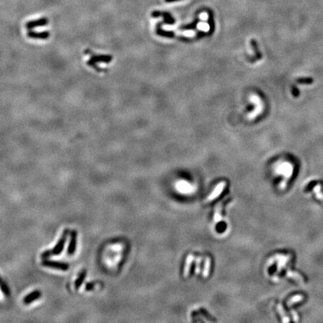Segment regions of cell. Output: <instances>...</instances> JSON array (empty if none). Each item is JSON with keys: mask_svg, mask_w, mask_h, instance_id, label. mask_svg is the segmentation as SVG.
Here are the masks:
<instances>
[{"mask_svg": "<svg viewBox=\"0 0 323 323\" xmlns=\"http://www.w3.org/2000/svg\"><path fill=\"white\" fill-rule=\"evenodd\" d=\"M69 234V230H65L63 233V235L62 236L59 241L58 242L56 245L55 246L53 249H52L51 251H44L43 254H41V257L43 258H47L50 256L51 255H59L62 252L63 249H64V244H65L66 241H67V236Z\"/></svg>", "mask_w": 323, "mask_h": 323, "instance_id": "obj_1", "label": "cell"}, {"mask_svg": "<svg viewBox=\"0 0 323 323\" xmlns=\"http://www.w3.org/2000/svg\"><path fill=\"white\" fill-rule=\"evenodd\" d=\"M226 186H227L226 182H220V183L215 187V188H214L213 191L212 192V193L207 197V200H206V203H211V202L214 201L215 200H216V199L222 195V192H224V190L225 189Z\"/></svg>", "mask_w": 323, "mask_h": 323, "instance_id": "obj_2", "label": "cell"}, {"mask_svg": "<svg viewBox=\"0 0 323 323\" xmlns=\"http://www.w3.org/2000/svg\"><path fill=\"white\" fill-rule=\"evenodd\" d=\"M42 265L46 267L55 268V269L62 270V271H67L68 269L69 266L67 263H61V262L57 261H51V260H44L42 262Z\"/></svg>", "mask_w": 323, "mask_h": 323, "instance_id": "obj_3", "label": "cell"}, {"mask_svg": "<svg viewBox=\"0 0 323 323\" xmlns=\"http://www.w3.org/2000/svg\"><path fill=\"white\" fill-rule=\"evenodd\" d=\"M194 260H195V256L192 254H189L187 256L186 262H185L184 269H183V276H184V278H188V276L190 275Z\"/></svg>", "mask_w": 323, "mask_h": 323, "instance_id": "obj_4", "label": "cell"}, {"mask_svg": "<svg viewBox=\"0 0 323 323\" xmlns=\"http://www.w3.org/2000/svg\"><path fill=\"white\" fill-rule=\"evenodd\" d=\"M48 23V19L46 17H43L39 19V20H32V21L28 22V23L25 24V27H26L27 29H32V28H36V27L44 26V25H46Z\"/></svg>", "mask_w": 323, "mask_h": 323, "instance_id": "obj_5", "label": "cell"}, {"mask_svg": "<svg viewBox=\"0 0 323 323\" xmlns=\"http://www.w3.org/2000/svg\"><path fill=\"white\" fill-rule=\"evenodd\" d=\"M224 204V201L221 202L220 203L217 205V207H215V212H214V216H213V220L215 223H218L221 222V220L222 219V210H223V207Z\"/></svg>", "mask_w": 323, "mask_h": 323, "instance_id": "obj_6", "label": "cell"}, {"mask_svg": "<svg viewBox=\"0 0 323 323\" xmlns=\"http://www.w3.org/2000/svg\"><path fill=\"white\" fill-rule=\"evenodd\" d=\"M76 232L75 230H73L70 234V241L69 247L67 249L68 254L72 255L74 254L75 250H76Z\"/></svg>", "mask_w": 323, "mask_h": 323, "instance_id": "obj_7", "label": "cell"}, {"mask_svg": "<svg viewBox=\"0 0 323 323\" xmlns=\"http://www.w3.org/2000/svg\"><path fill=\"white\" fill-rule=\"evenodd\" d=\"M210 268H211V258L210 256H207L203 261V268L202 277L203 278H207L210 275Z\"/></svg>", "mask_w": 323, "mask_h": 323, "instance_id": "obj_8", "label": "cell"}, {"mask_svg": "<svg viewBox=\"0 0 323 323\" xmlns=\"http://www.w3.org/2000/svg\"><path fill=\"white\" fill-rule=\"evenodd\" d=\"M40 295H41V293H40V291H38V290L34 291L25 297L23 302H24L25 304H26V305H28V304L32 303V302H34V301L37 300V298H40Z\"/></svg>", "mask_w": 323, "mask_h": 323, "instance_id": "obj_9", "label": "cell"}, {"mask_svg": "<svg viewBox=\"0 0 323 323\" xmlns=\"http://www.w3.org/2000/svg\"><path fill=\"white\" fill-rule=\"evenodd\" d=\"M28 37L31 38L37 39H47L50 36V32H28L27 33Z\"/></svg>", "mask_w": 323, "mask_h": 323, "instance_id": "obj_10", "label": "cell"}, {"mask_svg": "<svg viewBox=\"0 0 323 323\" xmlns=\"http://www.w3.org/2000/svg\"><path fill=\"white\" fill-rule=\"evenodd\" d=\"M277 310H278V313L280 314V317H282V321H283V322H289V321H290V319L287 317L286 312H285L283 306L280 305V304H278V305H277Z\"/></svg>", "mask_w": 323, "mask_h": 323, "instance_id": "obj_11", "label": "cell"}, {"mask_svg": "<svg viewBox=\"0 0 323 323\" xmlns=\"http://www.w3.org/2000/svg\"><path fill=\"white\" fill-rule=\"evenodd\" d=\"M86 271L82 272L80 275H79V276L78 277V278L76 279V282H75V287H76V289L79 288V287L81 286V284L82 283V282L84 281L85 278H86Z\"/></svg>", "mask_w": 323, "mask_h": 323, "instance_id": "obj_12", "label": "cell"}, {"mask_svg": "<svg viewBox=\"0 0 323 323\" xmlns=\"http://www.w3.org/2000/svg\"><path fill=\"white\" fill-rule=\"evenodd\" d=\"M303 298H304L303 295H295L294 297H292V298H291L290 299V300L288 301V302H287V305H288L289 306H291L292 305H294V304L298 303V302H301V301H302V299H303Z\"/></svg>", "mask_w": 323, "mask_h": 323, "instance_id": "obj_13", "label": "cell"}, {"mask_svg": "<svg viewBox=\"0 0 323 323\" xmlns=\"http://www.w3.org/2000/svg\"><path fill=\"white\" fill-rule=\"evenodd\" d=\"M202 261H203V257L202 256H198L197 257L196 261H195V273L199 274L200 272V266H201Z\"/></svg>", "mask_w": 323, "mask_h": 323, "instance_id": "obj_14", "label": "cell"}, {"mask_svg": "<svg viewBox=\"0 0 323 323\" xmlns=\"http://www.w3.org/2000/svg\"><path fill=\"white\" fill-rule=\"evenodd\" d=\"M314 192H315L316 195L319 200H321L323 201V193L321 192V186L320 185H317V186L314 188Z\"/></svg>", "mask_w": 323, "mask_h": 323, "instance_id": "obj_15", "label": "cell"}, {"mask_svg": "<svg viewBox=\"0 0 323 323\" xmlns=\"http://www.w3.org/2000/svg\"><path fill=\"white\" fill-rule=\"evenodd\" d=\"M2 298V291L1 290H0V299Z\"/></svg>", "mask_w": 323, "mask_h": 323, "instance_id": "obj_16", "label": "cell"}, {"mask_svg": "<svg viewBox=\"0 0 323 323\" xmlns=\"http://www.w3.org/2000/svg\"><path fill=\"white\" fill-rule=\"evenodd\" d=\"M0 283H1V279H0Z\"/></svg>", "mask_w": 323, "mask_h": 323, "instance_id": "obj_17", "label": "cell"}]
</instances>
